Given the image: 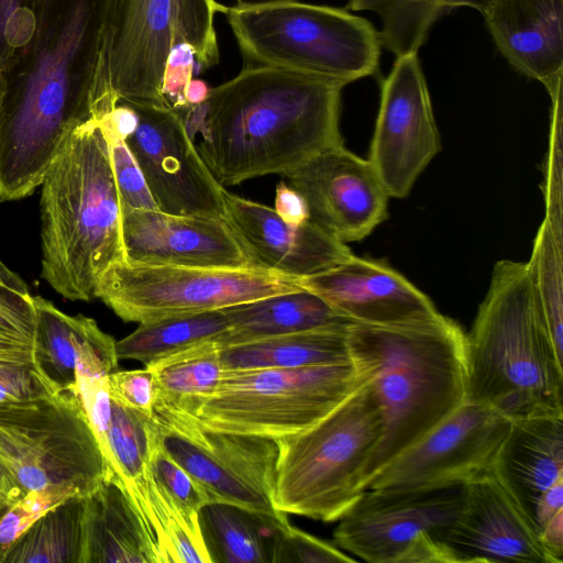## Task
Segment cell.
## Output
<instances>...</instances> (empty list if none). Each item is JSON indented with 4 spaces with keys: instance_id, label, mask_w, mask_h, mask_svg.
Returning a JSON list of instances; mask_svg holds the SVG:
<instances>
[{
    "instance_id": "ee69618b",
    "label": "cell",
    "mask_w": 563,
    "mask_h": 563,
    "mask_svg": "<svg viewBox=\"0 0 563 563\" xmlns=\"http://www.w3.org/2000/svg\"><path fill=\"white\" fill-rule=\"evenodd\" d=\"M274 210L288 223L299 224L309 220L305 199L285 181L276 186Z\"/></svg>"
},
{
    "instance_id": "7a4b0ae2",
    "label": "cell",
    "mask_w": 563,
    "mask_h": 563,
    "mask_svg": "<svg viewBox=\"0 0 563 563\" xmlns=\"http://www.w3.org/2000/svg\"><path fill=\"white\" fill-rule=\"evenodd\" d=\"M345 86L321 77L252 65L211 88L207 100L177 111L198 154L225 187L264 175L286 176L343 144Z\"/></svg>"
},
{
    "instance_id": "b9f144b4",
    "label": "cell",
    "mask_w": 563,
    "mask_h": 563,
    "mask_svg": "<svg viewBox=\"0 0 563 563\" xmlns=\"http://www.w3.org/2000/svg\"><path fill=\"white\" fill-rule=\"evenodd\" d=\"M196 64L199 65L189 44L181 42L170 49L161 84L162 97L170 109L179 111L188 107L185 92L194 78Z\"/></svg>"
},
{
    "instance_id": "e575fe53",
    "label": "cell",
    "mask_w": 563,
    "mask_h": 563,
    "mask_svg": "<svg viewBox=\"0 0 563 563\" xmlns=\"http://www.w3.org/2000/svg\"><path fill=\"white\" fill-rule=\"evenodd\" d=\"M148 467L153 479L161 490L186 516L198 518L201 507L210 503L208 494L163 450L156 437Z\"/></svg>"
},
{
    "instance_id": "7bdbcfd3",
    "label": "cell",
    "mask_w": 563,
    "mask_h": 563,
    "mask_svg": "<svg viewBox=\"0 0 563 563\" xmlns=\"http://www.w3.org/2000/svg\"><path fill=\"white\" fill-rule=\"evenodd\" d=\"M34 325L33 296L0 280V332L32 341Z\"/></svg>"
},
{
    "instance_id": "ffe728a7",
    "label": "cell",
    "mask_w": 563,
    "mask_h": 563,
    "mask_svg": "<svg viewBox=\"0 0 563 563\" xmlns=\"http://www.w3.org/2000/svg\"><path fill=\"white\" fill-rule=\"evenodd\" d=\"M295 282L355 323L399 325L441 314L427 295L377 260L353 255L332 268Z\"/></svg>"
},
{
    "instance_id": "ac0fdd59",
    "label": "cell",
    "mask_w": 563,
    "mask_h": 563,
    "mask_svg": "<svg viewBox=\"0 0 563 563\" xmlns=\"http://www.w3.org/2000/svg\"><path fill=\"white\" fill-rule=\"evenodd\" d=\"M460 510L440 539L464 561L559 563L533 518L495 468L463 484Z\"/></svg>"
},
{
    "instance_id": "8d00e7d4",
    "label": "cell",
    "mask_w": 563,
    "mask_h": 563,
    "mask_svg": "<svg viewBox=\"0 0 563 563\" xmlns=\"http://www.w3.org/2000/svg\"><path fill=\"white\" fill-rule=\"evenodd\" d=\"M562 82L549 92L552 100L548 156L543 194L545 217L555 240L562 244Z\"/></svg>"
},
{
    "instance_id": "d590c367",
    "label": "cell",
    "mask_w": 563,
    "mask_h": 563,
    "mask_svg": "<svg viewBox=\"0 0 563 563\" xmlns=\"http://www.w3.org/2000/svg\"><path fill=\"white\" fill-rule=\"evenodd\" d=\"M71 496H79L75 488L54 485L30 490L10 506L0 517V563L11 545L44 512Z\"/></svg>"
},
{
    "instance_id": "5b68a950",
    "label": "cell",
    "mask_w": 563,
    "mask_h": 563,
    "mask_svg": "<svg viewBox=\"0 0 563 563\" xmlns=\"http://www.w3.org/2000/svg\"><path fill=\"white\" fill-rule=\"evenodd\" d=\"M467 401L510 420L563 416V367L538 310L527 262L495 264L465 334Z\"/></svg>"
},
{
    "instance_id": "7402d4cb",
    "label": "cell",
    "mask_w": 563,
    "mask_h": 563,
    "mask_svg": "<svg viewBox=\"0 0 563 563\" xmlns=\"http://www.w3.org/2000/svg\"><path fill=\"white\" fill-rule=\"evenodd\" d=\"M483 16L516 70L548 92L563 81V0H493Z\"/></svg>"
},
{
    "instance_id": "484cf974",
    "label": "cell",
    "mask_w": 563,
    "mask_h": 563,
    "mask_svg": "<svg viewBox=\"0 0 563 563\" xmlns=\"http://www.w3.org/2000/svg\"><path fill=\"white\" fill-rule=\"evenodd\" d=\"M210 563H273L287 515L271 516L240 506L210 501L199 510Z\"/></svg>"
},
{
    "instance_id": "ba28073f",
    "label": "cell",
    "mask_w": 563,
    "mask_h": 563,
    "mask_svg": "<svg viewBox=\"0 0 563 563\" xmlns=\"http://www.w3.org/2000/svg\"><path fill=\"white\" fill-rule=\"evenodd\" d=\"M227 10L216 0H99L98 89L119 101L169 108L161 84L170 49L185 42L201 67L216 65L214 18Z\"/></svg>"
},
{
    "instance_id": "7dc6e473",
    "label": "cell",
    "mask_w": 563,
    "mask_h": 563,
    "mask_svg": "<svg viewBox=\"0 0 563 563\" xmlns=\"http://www.w3.org/2000/svg\"><path fill=\"white\" fill-rule=\"evenodd\" d=\"M24 495V490L0 457V499L4 504L12 506Z\"/></svg>"
},
{
    "instance_id": "4fadbf2b",
    "label": "cell",
    "mask_w": 563,
    "mask_h": 563,
    "mask_svg": "<svg viewBox=\"0 0 563 563\" xmlns=\"http://www.w3.org/2000/svg\"><path fill=\"white\" fill-rule=\"evenodd\" d=\"M511 424L493 407L466 401L376 472L365 490L462 486L495 466Z\"/></svg>"
},
{
    "instance_id": "83f0119b",
    "label": "cell",
    "mask_w": 563,
    "mask_h": 563,
    "mask_svg": "<svg viewBox=\"0 0 563 563\" xmlns=\"http://www.w3.org/2000/svg\"><path fill=\"white\" fill-rule=\"evenodd\" d=\"M155 437L153 417L111 399L104 456L139 509L148 536L152 531L148 462Z\"/></svg>"
},
{
    "instance_id": "277c9868",
    "label": "cell",
    "mask_w": 563,
    "mask_h": 563,
    "mask_svg": "<svg viewBox=\"0 0 563 563\" xmlns=\"http://www.w3.org/2000/svg\"><path fill=\"white\" fill-rule=\"evenodd\" d=\"M42 278L69 300L96 298L124 260L121 205L101 120L67 137L41 183Z\"/></svg>"
},
{
    "instance_id": "836d02e7",
    "label": "cell",
    "mask_w": 563,
    "mask_h": 563,
    "mask_svg": "<svg viewBox=\"0 0 563 563\" xmlns=\"http://www.w3.org/2000/svg\"><path fill=\"white\" fill-rule=\"evenodd\" d=\"M32 349L0 351V407L26 404L55 394L38 372Z\"/></svg>"
},
{
    "instance_id": "f1b7e54d",
    "label": "cell",
    "mask_w": 563,
    "mask_h": 563,
    "mask_svg": "<svg viewBox=\"0 0 563 563\" xmlns=\"http://www.w3.org/2000/svg\"><path fill=\"white\" fill-rule=\"evenodd\" d=\"M145 366L154 375V408L189 416L216 391L224 372L220 345L213 340L194 344Z\"/></svg>"
},
{
    "instance_id": "e0dca14e",
    "label": "cell",
    "mask_w": 563,
    "mask_h": 563,
    "mask_svg": "<svg viewBox=\"0 0 563 563\" xmlns=\"http://www.w3.org/2000/svg\"><path fill=\"white\" fill-rule=\"evenodd\" d=\"M284 177L305 199L309 220L344 243L363 240L388 217L390 197L373 166L343 144Z\"/></svg>"
},
{
    "instance_id": "5bb4252c",
    "label": "cell",
    "mask_w": 563,
    "mask_h": 563,
    "mask_svg": "<svg viewBox=\"0 0 563 563\" xmlns=\"http://www.w3.org/2000/svg\"><path fill=\"white\" fill-rule=\"evenodd\" d=\"M441 150L428 86L416 53L396 57L382 82L368 162L390 198H405Z\"/></svg>"
},
{
    "instance_id": "9a60e30c",
    "label": "cell",
    "mask_w": 563,
    "mask_h": 563,
    "mask_svg": "<svg viewBox=\"0 0 563 563\" xmlns=\"http://www.w3.org/2000/svg\"><path fill=\"white\" fill-rule=\"evenodd\" d=\"M130 104L139 123L125 143L157 209L177 216L223 218L224 187L198 154L179 113L169 108Z\"/></svg>"
},
{
    "instance_id": "60d3db41",
    "label": "cell",
    "mask_w": 563,
    "mask_h": 563,
    "mask_svg": "<svg viewBox=\"0 0 563 563\" xmlns=\"http://www.w3.org/2000/svg\"><path fill=\"white\" fill-rule=\"evenodd\" d=\"M110 398L153 417L155 402L154 375L148 366L141 369L114 371L108 377Z\"/></svg>"
},
{
    "instance_id": "cb8c5ba5",
    "label": "cell",
    "mask_w": 563,
    "mask_h": 563,
    "mask_svg": "<svg viewBox=\"0 0 563 563\" xmlns=\"http://www.w3.org/2000/svg\"><path fill=\"white\" fill-rule=\"evenodd\" d=\"M494 468L533 518L538 497L563 478V416L512 421Z\"/></svg>"
},
{
    "instance_id": "3957f363",
    "label": "cell",
    "mask_w": 563,
    "mask_h": 563,
    "mask_svg": "<svg viewBox=\"0 0 563 563\" xmlns=\"http://www.w3.org/2000/svg\"><path fill=\"white\" fill-rule=\"evenodd\" d=\"M465 334L442 313L399 325L347 327L351 360L365 374L383 421L362 490L376 472L467 401Z\"/></svg>"
},
{
    "instance_id": "603a6c76",
    "label": "cell",
    "mask_w": 563,
    "mask_h": 563,
    "mask_svg": "<svg viewBox=\"0 0 563 563\" xmlns=\"http://www.w3.org/2000/svg\"><path fill=\"white\" fill-rule=\"evenodd\" d=\"M81 563H158L143 519L117 473L84 497Z\"/></svg>"
},
{
    "instance_id": "9c48e42d",
    "label": "cell",
    "mask_w": 563,
    "mask_h": 563,
    "mask_svg": "<svg viewBox=\"0 0 563 563\" xmlns=\"http://www.w3.org/2000/svg\"><path fill=\"white\" fill-rule=\"evenodd\" d=\"M364 379L352 360L299 368L228 369L191 417L211 430L277 440L316 424Z\"/></svg>"
},
{
    "instance_id": "bcb514c9",
    "label": "cell",
    "mask_w": 563,
    "mask_h": 563,
    "mask_svg": "<svg viewBox=\"0 0 563 563\" xmlns=\"http://www.w3.org/2000/svg\"><path fill=\"white\" fill-rule=\"evenodd\" d=\"M412 0H349L346 8L354 11H374L382 21L389 19L407 7Z\"/></svg>"
},
{
    "instance_id": "f5cc1de1",
    "label": "cell",
    "mask_w": 563,
    "mask_h": 563,
    "mask_svg": "<svg viewBox=\"0 0 563 563\" xmlns=\"http://www.w3.org/2000/svg\"><path fill=\"white\" fill-rule=\"evenodd\" d=\"M9 505L4 504L1 499H0V517L9 509Z\"/></svg>"
},
{
    "instance_id": "ab89813d",
    "label": "cell",
    "mask_w": 563,
    "mask_h": 563,
    "mask_svg": "<svg viewBox=\"0 0 563 563\" xmlns=\"http://www.w3.org/2000/svg\"><path fill=\"white\" fill-rule=\"evenodd\" d=\"M333 543L319 539L290 523L277 540L273 563H334L355 562Z\"/></svg>"
},
{
    "instance_id": "f35d334b",
    "label": "cell",
    "mask_w": 563,
    "mask_h": 563,
    "mask_svg": "<svg viewBox=\"0 0 563 563\" xmlns=\"http://www.w3.org/2000/svg\"><path fill=\"white\" fill-rule=\"evenodd\" d=\"M44 0H0V63L5 70L30 43Z\"/></svg>"
},
{
    "instance_id": "4dcf8cb0",
    "label": "cell",
    "mask_w": 563,
    "mask_h": 563,
    "mask_svg": "<svg viewBox=\"0 0 563 563\" xmlns=\"http://www.w3.org/2000/svg\"><path fill=\"white\" fill-rule=\"evenodd\" d=\"M84 497L44 512L8 550L2 563H81Z\"/></svg>"
},
{
    "instance_id": "30bf717a",
    "label": "cell",
    "mask_w": 563,
    "mask_h": 563,
    "mask_svg": "<svg viewBox=\"0 0 563 563\" xmlns=\"http://www.w3.org/2000/svg\"><path fill=\"white\" fill-rule=\"evenodd\" d=\"M0 457L25 494L63 485L85 497L115 473L75 390L0 407Z\"/></svg>"
},
{
    "instance_id": "74e56055",
    "label": "cell",
    "mask_w": 563,
    "mask_h": 563,
    "mask_svg": "<svg viewBox=\"0 0 563 563\" xmlns=\"http://www.w3.org/2000/svg\"><path fill=\"white\" fill-rule=\"evenodd\" d=\"M103 129L109 140L111 164L121 209H157L144 175L125 140L111 133L104 125Z\"/></svg>"
},
{
    "instance_id": "4316f807",
    "label": "cell",
    "mask_w": 563,
    "mask_h": 563,
    "mask_svg": "<svg viewBox=\"0 0 563 563\" xmlns=\"http://www.w3.org/2000/svg\"><path fill=\"white\" fill-rule=\"evenodd\" d=\"M349 325L220 346L221 364L223 369L228 371L299 368L347 362L351 361L347 343Z\"/></svg>"
},
{
    "instance_id": "d6a6232c",
    "label": "cell",
    "mask_w": 563,
    "mask_h": 563,
    "mask_svg": "<svg viewBox=\"0 0 563 563\" xmlns=\"http://www.w3.org/2000/svg\"><path fill=\"white\" fill-rule=\"evenodd\" d=\"M542 322L556 356L563 361L562 244L544 219L527 262Z\"/></svg>"
},
{
    "instance_id": "1f68e13d",
    "label": "cell",
    "mask_w": 563,
    "mask_h": 563,
    "mask_svg": "<svg viewBox=\"0 0 563 563\" xmlns=\"http://www.w3.org/2000/svg\"><path fill=\"white\" fill-rule=\"evenodd\" d=\"M32 354L36 367L53 391H77V344L88 317L68 316L51 301L35 296Z\"/></svg>"
},
{
    "instance_id": "d6986e66",
    "label": "cell",
    "mask_w": 563,
    "mask_h": 563,
    "mask_svg": "<svg viewBox=\"0 0 563 563\" xmlns=\"http://www.w3.org/2000/svg\"><path fill=\"white\" fill-rule=\"evenodd\" d=\"M124 258L154 265L260 268L224 218L121 209Z\"/></svg>"
},
{
    "instance_id": "f546056e",
    "label": "cell",
    "mask_w": 563,
    "mask_h": 563,
    "mask_svg": "<svg viewBox=\"0 0 563 563\" xmlns=\"http://www.w3.org/2000/svg\"><path fill=\"white\" fill-rule=\"evenodd\" d=\"M227 330L222 309L146 321L115 342L117 356L147 365L194 344L216 341Z\"/></svg>"
},
{
    "instance_id": "c3c4849f",
    "label": "cell",
    "mask_w": 563,
    "mask_h": 563,
    "mask_svg": "<svg viewBox=\"0 0 563 563\" xmlns=\"http://www.w3.org/2000/svg\"><path fill=\"white\" fill-rule=\"evenodd\" d=\"M210 90L211 88L206 81L195 77L191 78L185 92L188 107L198 106L205 102L210 93Z\"/></svg>"
},
{
    "instance_id": "7c38bea8",
    "label": "cell",
    "mask_w": 563,
    "mask_h": 563,
    "mask_svg": "<svg viewBox=\"0 0 563 563\" xmlns=\"http://www.w3.org/2000/svg\"><path fill=\"white\" fill-rule=\"evenodd\" d=\"M156 438L163 450L208 494L271 516L278 446L275 440L217 431L184 412L154 408ZM287 515V514H286Z\"/></svg>"
},
{
    "instance_id": "f907efd6",
    "label": "cell",
    "mask_w": 563,
    "mask_h": 563,
    "mask_svg": "<svg viewBox=\"0 0 563 563\" xmlns=\"http://www.w3.org/2000/svg\"><path fill=\"white\" fill-rule=\"evenodd\" d=\"M33 346L32 341H27L21 338L12 336L0 332V351L24 349Z\"/></svg>"
},
{
    "instance_id": "8992f818",
    "label": "cell",
    "mask_w": 563,
    "mask_h": 563,
    "mask_svg": "<svg viewBox=\"0 0 563 563\" xmlns=\"http://www.w3.org/2000/svg\"><path fill=\"white\" fill-rule=\"evenodd\" d=\"M382 434L380 409L365 376L316 424L275 440V509L323 522L339 520L365 492L361 477Z\"/></svg>"
},
{
    "instance_id": "52a82bcc",
    "label": "cell",
    "mask_w": 563,
    "mask_h": 563,
    "mask_svg": "<svg viewBox=\"0 0 563 563\" xmlns=\"http://www.w3.org/2000/svg\"><path fill=\"white\" fill-rule=\"evenodd\" d=\"M252 65L325 78L344 86L373 76L380 33L345 9L299 0L240 2L225 12Z\"/></svg>"
},
{
    "instance_id": "816d5d0a",
    "label": "cell",
    "mask_w": 563,
    "mask_h": 563,
    "mask_svg": "<svg viewBox=\"0 0 563 563\" xmlns=\"http://www.w3.org/2000/svg\"><path fill=\"white\" fill-rule=\"evenodd\" d=\"M7 92V80H5V73L4 69L0 63V113L2 110L4 97Z\"/></svg>"
},
{
    "instance_id": "6da1fadb",
    "label": "cell",
    "mask_w": 563,
    "mask_h": 563,
    "mask_svg": "<svg viewBox=\"0 0 563 563\" xmlns=\"http://www.w3.org/2000/svg\"><path fill=\"white\" fill-rule=\"evenodd\" d=\"M99 0H44L30 43L4 70L0 201L25 198L78 126L118 101L97 87Z\"/></svg>"
},
{
    "instance_id": "2e32d148",
    "label": "cell",
    "mask_w": 563,
    "mask_h": 563,
    "mask_svg": "<svg viewBox=\"0 0 563 563\" xmlns=\"http://www.w3.org/2000/svg\"><path fill=\"white\" fill-rule=\"evenodd\" d=\"M462 487L366 489L339 519L334 542L366 562L399 563L421 533L440 539L460 510Z\"/></svg>"
},
{
    "instance_id": "db71d44e",
    "label": "cell",
    "mask_w": 563,
    "mask_h": 563,
    "mask_svg": "<svg viewBox=\"0 0 563 563\" xmlns=\"http://www.w3.org/2000/svg\"><path fill=\"white\" fill-rule=\"evenodd\" d=\"M240 2H242V0H236V3H240Z\"/></svg>"
},
{
    "instance_id": "681fc988",
    "label": "cell",
    "mask_w": 563,
    "mask_h": 563,
    "mask_svg": "<svg viewBox=\"0 0 563 563\" xmlns=\"http://www.w3.org/2000/svg\"><path fill=\"white\" fill-rule=\"evenodd\" d=\"M0 280L22 292H29L26 283L0 260Z\"/></svg>"
},
{
    "instance_id": "d4e9b609",
    "label": "cell",
    "mask_w": 563,
    "mask_h": 563,
    "mask_svg": "<svg viewBox=\"0 0 563 563\" xmlns=\"http://www.w3.org/2000/svg\"><path fill=\"white\" fill-rule=\"evenodd\" d=\"M228 330L220 346L352 323L318 295L300 288L241 302L222 309Z\"/></svg>"
},
{
    "instance_id": "44dd1931",
    "label": "cell",
    "mask_w": 563,
    "mask_h": 563,
    "mask_svg": "<svg viewBox=\"0 0 563 563\" xmlns=\"http://www.w3.org/2000/svg\"><path fill=\"white\" fill-rule=\"evenodd\" d=\"M223 218L255 266L297 279L332 268L354 254L307 220L284 221L263 203L223 189Z\"/></svg>"
},
{
    "instance_id": "8fae6325",
    "label": "cell",
    "mask_w": 563,
    "mask_h": 563,
    "mask_svg": "<svg viewBox=\"0 0 563 563\" xmlns=\"http://www.w3.org/2000/svg\"><path fill=\"white\" fill-rule=\"evenodd\" d=\"M294 278L263 268H207L141 264L125 258L102 275L100 298L126 322L219 310L298 290Z\"/></svg>"
},
{
    "instance_id": "f6af8a7d",
    "label": "cell",
    "mask_w": 563,
    "mask_h": 563,
    "mask_svg": "<svg viewBox=\"0 0 563 563\" xmlns=\"http://www.w3.org/2000/svg\"><path fill=\"white\" fill-rule=\"evenodd\" d=\"M563 511V478L556 481L538 497L533 508V519L539 529Z\"/></svg>"
}]
</instances>
